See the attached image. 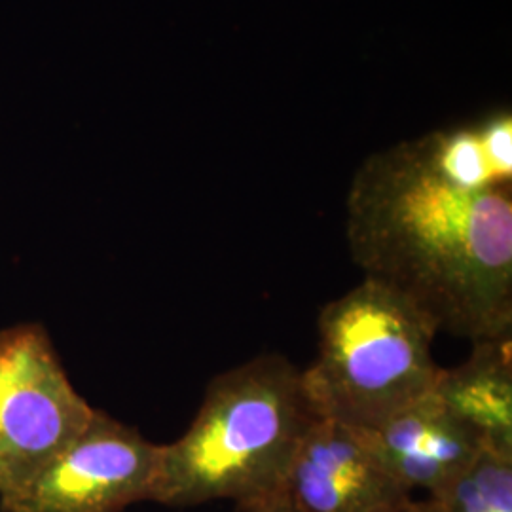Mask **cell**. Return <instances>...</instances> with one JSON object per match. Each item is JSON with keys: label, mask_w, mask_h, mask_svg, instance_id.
Segmentation results:
<instances>
[{"label": "cell", "mask_w": 512, "mask_h": 512, "mask_svg": "<svg viewBox=\"0 0 512 512\" xmlns=\"http://www.w3.org/2000/svg\"><path fill=\"white\" fill-rule=\"evenodd\" d=\"M429 503L433 512H512V456L482 450Z\"/></svg>", "instance_id": "obj_9"}, {"label": "cell", "mask_w": 512, "mask_h": 512, "mask_svg": "<svg viewBox=\"0 0 512 512\" xmlns=\"http://www.w3.org/2000/svg\"><path fill=\"white\" fill-rule=\"evenodd\" d=\"M359 433L408 494L412 490L437 494L486 450L475 431L435 393L410 404L380 427Z\"/></svg>", "instance_id": "obj_7"}, {"label": "cell", "mask_w": 512, "mask_h": 512, "mask_svg": "<svg viewBox=\"0 0 512 512\" xmlns=\"http://www.w3.org/2000/svg\"><path fill=\"white\" fill-rule=\"evenodd\" d=\"M433 393L486 450L512 456V334L473 342L461 365L440 370Z\"/></svg>", "instance_id": "obj_8"}, {"label": "cell", "mask_w": 512, "mask_h": 512, "mask_svg": "<svg viewBox=\"0 0 512 512\" xmlns=\"http://www.w3.org/2000/svg\"><path fill=\"white\" fill-rule=\"evenodd\" d=\"M302 368L268 353L219 374L183 437L160 446L150 501L230 499L249 511L283 494L294 452L319 420Z\"/></svg>", "instance_id": "obj_2"}, {"label": "cell", "mask_w": 512, "mask_h": 512, "mask_svg": "<svg viewBox=\"0 0 512 512\" xmlns=\"http://www.w3.org/2000/svg\"><path fill=\"white\" fill-rule=\"evenodd\" d=\"M317 357L302 370L317 414L372 431L435 391L437 327L403 296L363 279L325 304Z\"/></svg>", "instance_id": "obj_3"}, {"label": "cell", "mask_w": 512, "mask_h": 512, "mask_svg": "<svg viewBox=\"0 0 512 512\" xmlns=\"http://www.w3.org/2000/svg\"><path fill=\"white\" fill-rule=\"evenodd\" d=\"M245 512H298L294 509L293 505H291V501L285 497V494L275 495L272 499H268V501H264V503H260V505H256V507H251L249 511Z\"/></svg>", "instance_id": "obj_11"}, {"label": "cell", "mask_w": 512, "mask_h": 512, "mask_svg": "<svg viewBox=\"0 0 512 512\" xmlns=\"http://www.w3.org/2000/svg\"><path fill=\"white\" fill-rule=\"evenodd\" d=\"M93 414L42 325L0 330V507L16 499Z\"/></svg>", "instance_id": "obj_4"}, {"label": "cell", "mask_w": 512, "mask_h": 512, "mask_svg": "<svg viewBox=\"0 0 512 512\" xmlns=\"http://www.w3.org/2000/svg\"><path fill=\"white\" fill-rule=\"evenodd\" d=\"M378 512H433V509H431L429 499L416 501V499H412V495H410V497L401 499V501H397V503H393V505H389V507H385V509H380Z\"/></svg>", "instance_id": "obj_10"}, {"label": "cell", "mask_w": 512, "mask_h": 512, "mask_svg": "<svg viewBox=\"0 0 512 512\" xmlns=\"http://www.w3.org/2000/svg\"><path fill=\"white\" fill-rule=\"evenodd\" d=\"M160 446L95 410L90 423L2 512H124L150 501Z\"/></svg>", "instance_id": "obj_5"}, {"label": "cell", "mask_w": 512, "mask_h": 512, "mask_svg": "<svg viewBox=\"0 0 512 512\" xmlns=\"http://www.w3.org/2000/svg\"><path fill=\"white\" fill-rule=\"evenodd\" d=\"M365 279L471 342L512 334V114L497 109L374 152L346 222Z\"/></svg>", "instance_id": "obj_1"}, {"label": "cell", "mask_w": 512, "mask_h": 512, "mask_svg": "<svg viewBox=\"0 0 512 512\" xmlns=\"http://www.w3.org/2000/svg\"><path fill=\"white\" fill-rule=\"evenodd\" d=\"M283 494L298 512H378L408 494L363 435L338 421H313L289 465Z\"/></svg>", "instance_id": "obj_6"}]
</instances>
